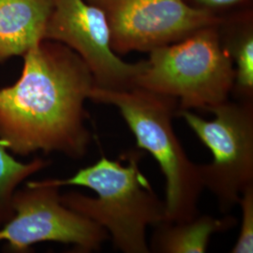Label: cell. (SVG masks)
Masks as SVG:
<instances>
[{
	"label": "cell",
	"mask_w": 253,
	"mask_h": 253,
	"mask_svg": "<svg viewBox=\"0 0 253 253\" xmlns=\"http://www.w3.org/2000/svg\"><path fill=\"white\" fill-rule=\"evenodd\" d=\"M103 12L115 54L150 52L223 20L185 0H85Z\"/></svg>",
	"instance_id": "7"
},
{
	"label": "cell",
	"mask_w": 253,
	"mask_h": 253,
	"mask_svg": "<svg viewBox=\"0 0 253 253\" xmlns=\"http://www.w3.org/2000/svg\"><path fill=\"white\" fill-rule=\"evenodd\" d=\"M238 27L229 35L221 37L235 67V84L232 93L237 100H253V25Z\"/></svg>",
	"instance_id": "11"
},
{
	"label": "cell",
	"mask_w": 253,
	"mask_h": 253,
	"mask_svg": "<svg viewBox=\"0 0 253 253\" xmlns=\"http://www.w3.org/2000/svg\"><path fill=\"white\" fill-rule=\"evenodd\" d=\"M48 164L41 158L30 163L18 162L0 144V228L14 215L12 200L19 186L32 174L46 168Z\"/></svg>",
	"instance_id": "12"
},
{
	"label": "cell",
	"mask_w": 253,
	"mask_h": 253,
	"mask_svg": "<svg viewBox=\"0 0 253 253\" xmlns=\"http://www.w3.org/2000/svg\"><path fill=\"white\" fill-rule=\"evenodd\" d=\"M209 112L212 120L201 118L190 110H178L213 159L200 164L204 189L217 199L220 212L228 215L238 206L246 187L253 184V100H237L219 104Z\"/></svg>",
	"instance_id": "5"
},
{
	"label": "cell",
	"mask_w": 253,
	"mask_h": 253,
	"mask_svg": "<svg viewBox=\"0 0 253 253\" xmlns=\"http://www.w3.org/2000/svg\"><path fill=\"white\" fill-rule=\"evenodd\" d=\"M44 40L70 47L87 65L95 87L126 90L145 69V60L123 61L111 48L110 31L103 12L85 0H53Z\"/></svg>",
	"instance_id": "8"
},
{
	"label": "cell",
	"mask_w": 253,
	"mask_h": 253,
	"mask_svg": "<svg viewBox=\"0 0 253 253\" xmlns=\"http://www.w3.org/2000/svg\"><path fill=\"white\" fill-rule=\"evenodd\" d=\"M53 0H0V63L44 41Z\"/></svg>",
	"instance_id": "9"
},
{
	"label": "cell",
	"mask_w": 253,
	"mask_h": 253,
	"mask_svg": "<svg viewBox=\"0 0 253 253\" xmlns=\"http://www.w3.org/2000/svg\"><path fill=\"white\" fill-rule=\"evenodd\" d=\"M243 0H193L195 4L199 8H204V9H208L213 10L217 8H224V7H229L233 6L237 3L242 2Z\"/></svg>",
	"instance_id": "14"
},
{
	"label": "cell",
	"mask_w": 253,
	"mask_h": 253,
	"mask_svg": "<svg viewBox=\"0 0 253 253\" xmlns=\"http://www.w3.org/2000/svg\"><path fill=\"white\" fill-rule=\"evenodd\" d=\"M134 86L175 98L178 110L208 111L229 100L235 67L219 26L204 27L149 52Z\"/></svg>",
	"instance_id": "4"
},
{
	"label": "cell",
	"mask_w": 253,
	"mask_h": 253,
	"mask_svg": "<svg viewBox=\"0 0 253 253\" xmlns=\"http://www.w3.org/2000/svg\"><path fill=\"white\" fill-rule=\"evenodd\" d=\"M14 215L0 228V241L11 253H27L33 245L57 242L80 253L100 251L108 233L87 217L64 206L59 187L29 181L13 195Z\"/></svg>",
	"instance_id": "6"
},
{
	"label": "cell",
	"mask_w": 253,
	"mask_h": 253,
	"mask_svg": "<svg viewBox=\"0 0 253 253\" xmlns=\"http://www.w3.org/2000/svg\"><path fill=\"white\" fill-rule=\"evenodd\" d=\"M89 100L118 109L135 136L137 147L159 163L166 185L165 220L182 222L197 217L205 189L200 164L190 161L172 126L178 100L138 86L126 90L94 87Z\"/></svg>",
	"instance_id": "3"
},
{
	"label": "cell",
	"mask_w": 253,
	"mask_h": 253,
	"mask_svg": "<svg viewBox=\"0 0 253 253\" xmlns=\"http://www.w3.org/2000/svg\"><path fill=\"white\" fill-rule=\"evenodd\" d=\"M23 56L20 78L0 88V144L18 156L42 151L81 160L91 141L84 108L95 87L90 70L70 47L53 41Z\"/></svg>",
	"instance_id": "1"
},
{
	"label": "cell",
	"mask_w": 253,
	"mask_h": 253,
	"mask_svg": "<svg viewBox=\"0 0 253 253\" xmlns=\"http://www.w3.org/2000/svg\"><path fill=\"white\" fill-rule=\"evenodd\" d=\"M241 208V225L232 253H253V184L242 191L238 201Z\"/></svg>",
	"instance_id": "13"
},
{
	"label": "cell",
	"mask_w": 253,
	"mask_h": 253,
	"mask_svg": "<svg viewBox=\"0 0 253 253\" xmlns=\"http://www.w3.org/2000/svg\"><path fill=\"white\" fill-rule=\"evenodd\" d=\"M236 218L225 215L222 218L208 215L182 222L163 220L155 227L148 242L150 253H207L210 237L235 226Z\"/></svg>",
	"instance_id": "10"
},
{
	"label": "cell",
	"mask_w": 253,
	"mask_h": 253,
	"mask_svg": "<svg viewBox=\"0 0 253 253\" xmlns=\"http://www.w3.org/2000/svg\"><path fill=\"white\" fill-rule=\"evenodd\" d=\"M141 154L131 151L127 163L101 157L68 179L43 180L49 185L81 186L97 193L92 198L72 191L60 195L64 206L102 227L114 247L124 253H149L146 229L166 219L165 203L142 173Z\"/></svg>",
	"instance_id": "2"
}]
</instances>
